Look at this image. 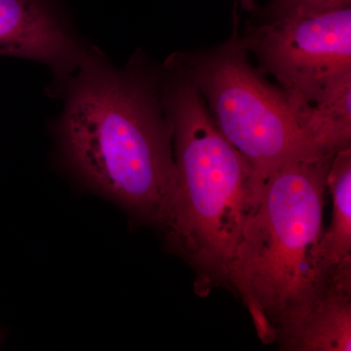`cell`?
Here are the masks:
<instances>
[{
    "label": "cell",
    "mask_w": 351,
    "mask_h": 351,
    "mask_svg": "<svg viewBox=\"0 0 351 351\" xmlns=\"http://www.w3.org/2000/svg\"><path fill=\"white\" fill-rule=\"evenodd\" d=\"M314 147L325 156L351 147V78L295 108Z\"/></svg>",
    "instance_id": "9"
},
{
    "label": "cell",
    "mask_w": 351,
    "mask_h": 351,
    "mask_svg": "<svg viewBox=\"0 0 351 351\" xmlns=\"http://www.w3.org/2000/svg\"><path fill=\"white\" fill-rule=\"evenodd\" d=\"M326 184L332 197V219L321 234L317 258L323 274L329 277L339 263L351 258V147L332 157Z\"/></svg>",
    "instance_id": "8"
},
{
    "label": "cell",
    "mask_w": 351,
    "mask_h": 351,
    "mask_svg": "<svg viewBox=\"0 0 351 351\" xmlns=\"http://www.w3.org/2000/svg\"><path fill=\"white\" fill-rule=\"evenodd\" d=\"M168 58L193 82L221 135L262 181L288 161L334 156L316 149L287 94L254 68L237 34L214 49Z\"/></svg>",
    "instance_id": "4"
},
{
    "label": "cell",
    "mask_w": 351,
    "mask_h": 351,
    "mask_svg": "<svg viewBox=\"0 0 351 351\" xmlns=\"http://www.w3.org/2000/svg\"><path fill=\"white\" fill-rule=\"evenodd\" d=\"M240 40L295 108L351 78V7L263 20Z\"/></svg>",
    "instance_id": "5"
},
{
    "label": "cell",
    "mask_w": 351,
    "mask_h": 351,
    "mask_svg": "<svg viewBox=\"0 0 351 351\" xmlns=\"http://www.w3.org/2000/svg\"><path fill=\"white\" fill-rule=\"evenodd\" d=\"M237 1H239L242 7L246 9V10H255V3H254L253 0H237Z\"/></svg>",
    "instance_id": "11"
},
{
    "label": "cell",
    "mask_w": 351,
    "mask_h": 351,
    "mask_svg": "<svg viewBox=\"0 0 351 351\" xmlns=\"http://www.w3.org/2000/svg\"><path fill=\"white\" fill-rule=\"evenodd\" d=\"M4 338H5V332H4L3 330L0 329V345H1Z\"/></svg>",
    "instance_id": "12"
},
{
    "label": "cell",
    "mask_w": 351,
    "mask_h": 351,
    "mask_svg": "<svg viewBox=\"0 0 351 351\" xmlns=\"http://www.w3.org/2000/svg\"><path fill=\"white\" fill-rule=\"evenodd\" d=\"M45 93L63 101L50 123L62 167L159 228L176 174L160 66L138 51L119 68L93 44L75 71L48 83Z\"/></svg>",
    "instance_id": "1"
},
{
    "label": "cell",
    "mask_w": 351,
    "mask_h": 351,
    "mask_svg": "<svg viewBox=\"0 0 351 351\" xmlns=\"http://www.w3.org/2000/svg\"><path fill=\"white\" fill-rule=\"evenodd\" d=\"M351 7V0H270L263 10V20L292 14H313Z\"/></svg>",
    "instance_id": "10"
},
{
    "label": "cell",
    "mask_w": 351,
    "mask_h": 351,
    "mask_svg": "<svg viewBox=\"0 0 351 351\" xmlns=\"http://www.w3.org/2000/svg\"><path fill=\"white\" fill-rule=\"evenodd\" d=\"M274 343L285 351L351 350V258L339 263L304 315Z\"/></svg>",
    "instance_id": "7"
},
{
    "label": "cell",
    "mask_w": 351,
    "mask_h": 351,
    "mask_svg": "<svg viewBox=\"0 0 351 351\" xmlns=\"http://www.w3.org/2000/svg\"><path fill=\"white\" fill-rule=\"evenodd\" d=\"M161 99L172 127L175 182L160 228L170 248L196 274L206 295L226 282L247 219L263 186L250 163L217 128L188 76L167 58L160 66Z\"/></svg>",
    "instance_id": "2"
},
{
    "label": "cell",
    "mask_w": 351,
    "mask_h": 351,
    "mask_svg": "<svg viewBox=\"0 0 351 351\" xmlns=\"http://www.w3.org/2000/svg\"><path fill=\"white\" fill-rule=\"evenodd\" d=\"M92 45L63 0H0V56L44 64L51 82L73 73Z\"/></svg>",
    "instance_id": "6"
},
{
    "label": "cell",
    "mask_w": 351,
    "mask_h": 351,
    "mask_svg": "<svg viewBox=\"0 0 351 351\" xmlns=\"http://www.w3.org/2000/svg\"><path fill=\"white\" fill-rule=\"evenodd\" d=\"M332 157L295 159L269 176L228 265L226 285L239 295L265 345L304 315L329 278L317 247Z\"/></svg>",
    "instance_id": "3"
}]
</instances>
